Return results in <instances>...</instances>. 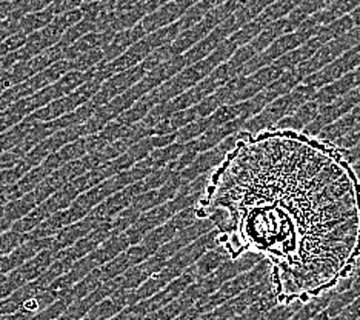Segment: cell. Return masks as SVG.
I'll list each match as a JSON object with an SVG mask.
<instances>
[{
  "instance_id": "obj_5",
  "label": "cell",
  "mask_w": 360,
  "mask_h": 320,
  "mask_svg": "<svg viewBox=\"0 0 360 320\" xmlns=\"http://www.w3.org/2000/svg\"><path fill=\"white\" fill-rule=\"evenodd\" d=\"M27 39L28 36L23 34V32H15V34H13L11 37L4 40V42L0 44V57L18 51V49H20L27 44Z\"/></svg>"
},
{
  "instance_id": "obj_3",
  "label": "cell",
  "mask_w": 360,
  "mask_h": 320,
  "mask_svg": "<svg viewBox=\"0 0 360 320\" xmlns=\"http://www.w3.org/2000/svg\"><path fill=\"white\" fill-rule=\"evenodd\" d=\"M53 19H54V15L48 11L46 8L44 11L27 14L19 20V32H23L25 36H30V34H32V32L45 28L46 25H50L53 22Z\"/></svg>"
},
{
  "instance_id": "obj_1",
  "label": "cell",
  "mask_w": 360,
  "mask_h": 320,
  "mask_svg": "<svg viewBox=\"0 0 360 320\" xmlns=\"http://www.w3.org/2000/svg\"><path fill=\"white\" fill-rule=\"evenodd\" d=\"M195 216L231 259L271 265L288 308L348 281L360 259V180L338 146L296 129L240 133L211 172Z\"/></svg>"
},
{
  "instance_id": "obj_2",
  "label": "cell",
  "mask_w": 360,
  "mask_h": 320,
  "mask_svg": "<svg viewBox=\"0 0 360 320\" xmlns=\"http://www.w3.org/2000/svg\"><path fill=\"white\" fill-rule=\"evenodd\" d=\"M37 200L36 197L32 196V193L28 194H23L19 199H15L13 202H10L5 207H2L4 211V220L6 224L13 225L14 222L20 220L22 217H25L30 211L34 210L37 207Z\"/></svg>"
},
{
  "instance_id": "obj_4",
  "label": "cell",
  "mask_w": 360,
  "mask_h": 320,
  "mask_svg": "<svg viewBox=\"0 0 360 320\" xmlns=\"http://www.w3.org/2000/svg\"><path fill=\"white\" fill-rule=\"evenodd\" d=\"M23 242H27V234L15 233L13 229H8L4 234H0V257L8 256Z\"/></svg>"
},
{
  "instance_id": "obj_6",
  "label": "cell",
  "mask_w": 360,
  "mask_h": 320,
  "mask_svg": "<svg viewBox=\"0 0 360 320\" xmlns=\"http://www.w3.org/2000/svg\"><path fill=\"white\" fill-rule=\"evenodd\" d=\"M20 286H23L13 273L6 274L4 277H0V300L6 299L8 295H11L15 290H19Z\"/></svg>"
},
{
  "instance_id": "obj_7",
  "label": "cell",
  "mask_w": 360,
  "mask_h": 320,
  "mask_svg": "<svg viewBox=\"0 0 360 320\" xmlns=\"http://www.w3.org/2000/svg\"><path fill=\"white\" fill-rule=\"evenodd\" d=\"M15 32H19V20L8 18L0 22V44H2L8 37L15 34Z\"/></svg>"
},
{
  "instance_id": "obj_8",
  "label": "cell",
  "mask_w": 360,
  "mask_h": 320,
  "mask_svg": "<svg viewBox=\"0 0 360 320\" xmlns=\"http://www.w3.org/2000/svg\"><path fill=\"white\" fill-rule=\"evenodd\" d=\"M11 13H13V2L2 0V2H0V22L10 18Z\"/></svg>"
},
{
  "instance_id": "obj_9",
  "label": "cell",
  "mask_w": 360,
  "mask_h": 320,
  "mask_svg": "<svg viewBox=\"0 0 360 320\" xmlns=\"http://www.w3.org/2000/svg\"><path fill=\"white\" fill-rule=\"evenodd\" d=\"M0 171H2V169H0Z\"/></svg>"
}]
</instances>
